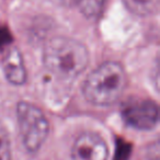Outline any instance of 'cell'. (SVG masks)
Masks as SVG:
<instances>
[{"instance_id":"obj_1","label":"cell","mask_w":160,"mask_h":160,"mask_svg":"<svg viewBox=\"0 0 160 160\" xmlns=\"http://www.w3.org/2000/svg\"><path fill=\"white\" fill-rule=\"evenodd\" d=\"M89 52L79 41L56 36L47 42L43 54L44 66L48 72L62 81H73L89 64Z\"/></svg>"},{"instance_id":"obj_2","label":"cell","mask_w":160,"mask_h":160,"mask_svg":"<svg viewBox=\"0 0 160 160\" xmlns=\"http://www.w3.org/2000/svg\"><path fill=\"white\" fill-rule=\"evenodd\" d=\"M125 87L126 73L122 65L116 62H105L86 78L82 93L91 104L108 107L121 98Z\"/></svg>"},{"instance_id":"obj_3","label":"cell","mask_w":160,"mask_h":160,"mask_svg":"<svg viewBox=\"0 0 160 160\" xmlns=\"http://www.w3.org/2000/svg\"><path fill=\"white\" fill-rule=\"evenodd\" d=\"M17 121L21 142L28 152H38L46 142L49 123L43 111L30 102H19L17 105Z\"/></svg>"},{"instance_id":"obj_4","label":"cell","mask_w":160,"mask_h":160,"mask_svg":"<svg viewBox=\"0 0 160 160\" xmlns=\"http://www.w3.org/2000/svg\"><path fill=\"white\" fill-rule=\"evenodd\" d=\"M122 116L128 126L139 131H150L158 123L159 110L151 100H132L123 105Z\"/></svg>"},{"instance_id":"obj_5","label":"cell","mask_w":160,"mask_h":160,"mask_svg":"<svg viewBox=\"0 0 160 160\" xmlns=\"http://www.w3.org/2000/svg\"><path fill=\"white\" fill-rule=\"evenodd\" d=\"M109 147L102 136L86 132L76 138L70 152L71 160H108Z\"/></svg>"},{"instance_id":"obj_6","label":"cell","mask_w":160,"mask_h":160,"mask_svg":"<svg viewBox=\"0 0 160 160\" xmlns=\"http://www.w3.org/2000/svg\"><path fill=\"white\" fill-rule=\"evenodd\" d=\"M3 73L6 79L11 85L21 86L27 81V69L21 53L17 48H13L7 54L2 62Z\"/></svg>"},{"instance_id":"obj_7","label":"cell","mask_w":160,"mask_h":160,"mask_svg":"<svg viewBox=\"0 0 160 160\" xmlns=\"http://www.w3.org/2000/svg\"><path fill=\"white\" fill-rule=\"evenodd\" d=\"M123 2L132 13L144 17L155 11L158 0H123Z\"/></svg>"},{"instance_id":"obj_8","label":"cell","mask_w":160,"mask_h":160,"mask_svg":"<svg viewBox=\"0 0 160 160\" xmlns=\"http://www.w3.org/2000/svg\"><path fill=\"white\" fill-rule=\"evenodd\" d=\"M107 0H78L80 11L88 19H97L101 16Z\"/></svg>"},{"instance_id":"obj_9","label":"cell","mask_w":160,"mask_h":160,"mask_svg":"<svg viewBox=\"0 0 160 160\" xmlns=\"http://www.w3.org/2000/svg\"><path fill=\"white\" fill-rule=\"evenodd\" d=\"M11 142L6 127L0 124V160H11Z\"/></svg>"},{"instance_id":"obj_10","label":"cell","mask_w":160,"mask_h":160,"mask_svg":"<svg viewBox=\"0 0 160 160\" xmlns=\"http://www.w3.org/2000/svg\"><path fill=\"white\" fill-rule=\"evenodd\" d=\"M115 152L118 153V157L115 156L114 160H127L129 155V146L126 142H120Z\"/></svg>"},{"instance_id":"obj_11","label":"cell","mask_w":160,"mask_h":160,"mask_svg":"<svg viewBox=\"0 0 160 160\" xmlns=\"http://www.w3.org/2000/svg\"><path fill=\"white\" fill-rule=\"evenodd\" d=\"M59 1L62 5H65V6H71V5H77L78 0H57Z\"/></svg>"}]
</instances>
